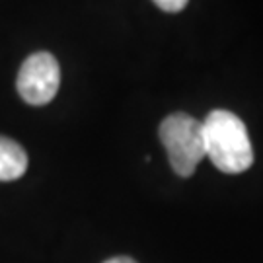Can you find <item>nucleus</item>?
Segmentation results:
<instances>
[{
    "mask_svg": "<svg viewBox=\"0 0 263 263\" xmlns=\"http://www.w3.org/2000/svg\"><path fill=\"white\" fill-rule=\"evenodd\" d=\"M28 170V154L16 141L0 137V181H14Z\"/></svg>",
    "mask_w": 263,
    "mask_h": 263,
    "instance_id": "4",
    "label": "nucleus"
},
{
    "mask_svg": "<svg viewBox=\"0 0 263 263\" xmlns=\"http://www.w3.org/2000/svg\"><path fill=\"white\" fill-rule=\"evenodd\" d=\"M160 141L174 172L181 178H189L205 158L203 121H197L187 113L168 115L160 125Z\"/></svg>",
    "mask_w": 263,
    "mask_h": 263,
    "instance_id": "2",
    "label": "nucleus"
},
{
    "mask_svg": "<svg viewBox=\"0 0 263 263\" xmlns=\"http://www.w3.org/2000/svg\"><path fill=\"white\" fill-rule=\"evenodd\" d=\"M61 68L51 53H33L29 55L18 72V94L29 105L49 104L59 92Z\"/></svg>",
    "mask_w": 263,
    "mask_h": 263,
    "instance_id": "3",
    "label": "nucleus"
},
{
    "mask_svg": "<svg viewBox=\"0 0 263 263\" xmlns=\"http://www.w3.org/2000/svg\"><path fill=\"white\" fill-rule=\"evenodd\" d=\"M205 156L224 174H242L254 164L252 141L244 121L226 109H215L203 121Z\"/></svg>",
    "mask_w": 263,
    "mask_h": 263,
    "instance_id": "1",
    "label": "nucleus"
},
{
    "mask_svg": "<svg viewBox=\"0 0 263 263\" xmlns=\"http://www.w3.org/2000/svg\"><path fill=\"white\" fill-rule=\"evenodd\" d=\"M152 2L164 12H179L187 6L189 0H152Z\"/></svg>",
    "mask_w": 263,
    "mask_h": 263,
    "instance_id": "5",
    "label": "nucleus"
},
{
    "mask_svg": "<svg viewBox=\"0 0 263 263\" xmlns=\"http://www.w3.org/2000/svg\"><path fill=\"white\" fill-rule=\"evenodd\" d=\"M104 263H137L135 259H131V257H111V259H107V261Z\"/></svg>",
    "mask_w": 263,
    "mask_h": 263,
    "instance_id": "6",
    "label": "nucleus"
}]
</instances>
